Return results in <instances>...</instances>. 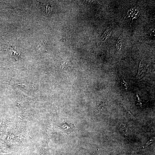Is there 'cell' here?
Wrapping results in <instances>:
<instances>
[{"label":"cell","mask_w":155,"mask_h":155,"mask_svg":"<svg viewBox=\"0 0 155 155\" xmlns=\"http://www.w3.org/2000/svg\"><path fill=\"white\" fill-rule=\"evenodd\" d=\"M27 121L18 119L7 134L3 140H1L0 148L2 152L9 153L18 151L26 141Z\"/></svg>","instance_id":"1"},{"label":"cell","mask_w":155,"mask_h":155,"mask_svg":"<svg viewBox=\"0 0 155 155\" xmlns=\"http://www.w3.org/2000/svg\"><path fill=\"white\" fill-rule=\"evenodd\" d=\"M53 131L52 119H48L44 129L43 140L40 152V155H46L48 144L52 137Z\"/></svg>","instance_id":"2"},{"label":"cell","mask_w":155,"mask_h":155,"mask_svg":"<svg viewBox=\"0 0 155 155\" xmlns=\"http://www.w3.org/2000/svg\"><path fill=\"white\" fill-rule=\"evenodd\" d=\"M58 126L62 133H65L67 135L73 132L75 128L74 124L67 123L65 121L58 123Z\"/></svg>","instance_id":"3"},{"label":"cell","mask_w":155,"mask_h":155,"mask_svg":"<svg viewBox=\"0 0 155 155\" xmlns=\"http://www.w3.org/2000/svg\"><path fill=\"white\" fill-rule=\"evenodd\" d=\"M10 123V121L7 119H0V139L5 134L6 130Z\"/></svg>","instance_id":"4"},{"label":"cell","mask_w":155,"mask_h":155,"mask_svg":"<svg viewBox=\"0 0 155 155\" xmlns=\"http://www.w3.org/2000/svg\"><path fill=\"white\" fill-rule=\"evenodd\" d=\"M122 34H121L115 43V49L117 51L121 49L122 46Z\"/></svg>","instance_id":"5"},{"label":"cell","mask_w":155,"mask_h":155,"mask_svg":"<svg viewBox=\"0 0 155 155\" xmlns=\"http://www.w3.org/2000/svg\"><path fill=\"white\" fill-rule=\"evenodd\" d=\"M112 32V30L110 28L107 29L104 32L102 37V40L103 41H105L110 36Z\"/></svg>","instance_id":"6"},{"label":"cell","mask_w":155,"mask_h":155,"mask_svg":"<svg viewBox=\"0 0 155 155\" xmlns=\"http://www.w3.org/2000/svg\"><path fill=\"white\" fill-rule=\"evenodd\" d=\"M145 65L143 63V61L142 60L140 64L139 69L137 75L138 76H140L143 73V72H145L146 69L147 67L144 66Z\"/></svg>","instance_id":"7"},{"label":"cell","mask_w":155,"mask_h":155,"mask_svg":"<svg viewBox=\"0 0 155 155\" xmlns=\"http://www.w3.org/2000/svg\"><path fill=\"white\" fill-rule=\"evenodd\" d=\"M43 4L45 6L43 7H45L44 9L45 10V12L47 14H49L52 9V6L51 5V4L49 3H47V4Z\"/></svg>","instance_id":"8"},{"label":"cell","mask_w":155,"mask_h":155,"mask_svg":"<svg viewBox=\"0 0 155 155\" xmlns=\"http://www.w3.org/2000/svg\"><path fill=\"white\" fill-rule=\"evenodd\" d=\"M148 34L149 38L154 39L155 36V29L153 28H151L148 32Z\"/></svg>","instance_id":"9"},{"label":"cell","mask_w":155,"mask_h":155,"mask_svg":"<svg viewBox=\"0 0 155 155\" xmlns=\"http://www.w3.org/2000/svg\"><path fill=\"white\" fill-rule=\"evenodd\" d=\"M120 129L122 133L125 135L128 134L127 131L126 127L123 124H121L120 126Z\"/></svg>","instance_id":"10"},{"label":"cell","mask_w":155,"mask_h":155,"mask_svg":"<svg viewBox=\"0 0 155 155\" xmlns=\"http://www.w3.org/2000/svg\"><path fill=\"white\" fill-rule=\"evenodd\" d=\"M119 82L121 84L122 86H123V87L126 89L127 88V84L125 81L121 77H120L119 78Z\"/></svg>","instance_id":"11"},{"label":"cell","mask_w":155,"mask_h":155,"mask_svg":"<svg viewBox=\"0 0 155 155\" xmlns=\"http://www.w3.org/2000/svg\"><path fill=\"white\" fill-rule=\"evenodd\" d=\"M106 104V103L104 101L100 102L98 104V110L100 111L101 109L104 107Z\"/></svg>","instance_id":"12"},{"label":"cell","mask_w":155,"mask_h":155,"mask_svg":"<svg viewBox=\"0 0 155 155\" xmlns=\"http://www.w3.org/2000/svg\"><path fill=\"white\" fill-rule=\"evenodd\" d=\"M154 138H151V139H150L146 143V144L143 146V148H145L147 146L149 145L151 143H152L154 140Z\"/></svg>","instance_id":"13"},{"label":"cell","mask_w":155,"mask_h":155,"mask_svg":"<svg viewBox=\"0 0 155 155\" xmlns=\"http://www.w3.org/2000/svg\"></svg>","instance_id":"14"}]
</instances>
